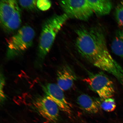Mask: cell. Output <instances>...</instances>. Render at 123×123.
Listing matches in <instances>:
<instances>
[{
	"label": "cell",
	"mask_w": 123,
	"mask_h": 123,
	"mask_svg": "<svg viewBox=\"0 0 123 123\" xmlns=\"http://www.w3.org/2000/svg\"><path fill=\"white\" fill-rule=\"evenodd\" d=\"M45 96L53 100L60 110L70 115L72 113L71 107L66 99L63 91L57 84L49 83L42 85Z\"/></svg>",
	"instance_id": "7"
},
{
	"label": "cell",
	"mask_w": 123,
	"mask_h": 123,
	"mask_svg": "<svg viewBox=\"0 0 123 123\" xmlns=\"http://www.w3.org/2000/svg\"><path fill=\"white\" fill-rule=\"evenodd\" d=\"M93 12L99 16L109 14L111 10L112 4L110 0H87Z\"/></svg>",
	"instance_id": "11"
},
{
	"label": "cell",
	"mask_w": 123,
	"mask_h": 123,
	"mask_svg": "<svg viewBox=\"0 0 123 123\" xmlns=\"http://www.w3.org/2000/svg\"><path fill=\"white\" fill-rule=\"evenodd\" d=\"M76 45L81 56L93 66L117 78L123 86V70L108 48L105 35L97 28L76 30Z\"/></svg>",
	"instance_id": "1"
},
{
	"label": "cell",
	"mask_w": 123,
	"mask_h": 123,
	"mask_svg": "<svg viewBox=\"0 0 123 123\" xmlns=\"http://www.w3.org/2000/svg\"><path fill=\"white\" fill-rule=\"evenodd\" d=\"M21 10L20 8L17 10L7 22L3 27L9 32H12L17 30L21 24Z\"/></svg>",
	"instance_id": "13"
},
{
	"label": "cell",
	"mask_w": 123,
	"mask_h": 123,
	"mask_svg": "<svg viewBox=\"0 0 123 123\" xmlns=\"http://www.w3.org/2000/svg\"><path fill=\"white\" fill-rule=\"evenodd\" d=\"M115 17L117 22L123 29V1L120 2L116 8Z\"/></svg>",
	"instance_id": "15"
},
{
	"label": "cell",
	"mask_w": 123,
	"mask_h": 123,
	"mask_svg": "<svg viewBox=\"0 0 123 123\" xmlns=\"http://www.w3.org/2000/svg\"><path fill=\"white\" fill-rule=\"evenodd\" d=\"M37 0L18 1V4L24 8L28 10H34L37 6Z\"/></svg>",
	"instance_id": "17"
},
{
	"label": "cell",
	"mask_w": 123,
	"mask_h": 123,
	"mask_svg": "<svg viewBox=\"0 0 123 123\" xmlns=\"http://www.w3.org/2000/svg\"><path fill=\"white\" fill-rule=\"evenodd\" d=\"M59 4L69 18L87 21L93 13L87 0L61 1Z\"/></svg>",
	"instance_id": "5"
},
{
	"label": "cell",
	"mask_w": 123,
	"mask_h": 123,
	"mask_svg": "<svg viewBox=\"0 0 123 123\" xmlns=\"http://www.w3.org/2000/svg\"><path fill=\"white\" fill-rule=\"evenodd\" d=\"M35 36V31L30 26L25 25L20 28L8 42L6 54L7 59H13L30 48Z\"/></svg>",
	"instance_id": "3"
},
{
	"label": "cell",
	"mask_w": 123,
	"mask_h": 123,
	"mask_svg": "<svg viewBox=\"0 0 123 123\" xmlns=\"http://www.w3.org/2000/svg\"><path fill=\"white\" fill-rule=\"evenodd\" d=\"M77 79L76 74L68 65L62 66L57 71V84L63 91L71 88Z\"/></svg>",
	"instance_id": "8"
},
{
	"label": "cell",
	"mask_w": 123,
	"mask_h": 123,
	"mask_svg": "<svg viewBox=\"0 0 123 123\" xmlns=\"http://www.w3.org/2000/svg\"><path fill=\"white\" fill-rule=\"evenodd\" d=\"M78 104L82 110L87 113L95 114L99 111V106L98 101H96L89 95L85 94L78 97Z\"/></svg>",
	"instance_id": "10"
},
{
	"label": "cell",
	"mask_w": 123,
	"mask_h": 123,
	"mask_svg": "<svg viewBox=\"0 0 123 123\" xmlns=\"http://www.w3.org/2000/svg\"><path fill=\"white\" fill-rule=\"evenodd\" d=\"M68 18L69 17L65 13L55 15L50 17L44 23L40 37L35 64L37 67H41L53 45L57 35Z\"/></svg>",
	"instance_id": "2"
},
{
	"label": "cell",
	"mask_w": 123,
	"mask_h": 123,
	"mask_svg": "<svg viewBox=\"0 0 123 123\" xmlns=\"http://www.w3.org/2000/svg\"><path fill=\"white\" fill-rule=\"evenodd\" d=\"M51 6V2L49 0H38L37 1V7L42 11H45L49 10Z\"/></svg>",
	"instance_id": "18"
},
{
	"label": "cell",
	"mask_w": 123,
	"mask_h": 123,
	"mask_svg": "<svg viewBox=\"0 0 123 123\" xmlns=\"http://www.w3.org/2000/svg\"><path fill=\"white\" fill-rule=\"evenodd\" d=\"M33 104L43 118L50 122H57L59 117V108L51 99L45 95L39 96L35 98Z\"/></svg>",
	"instance_id": "6"
},
{
	"label": "cell",
	"mask_w": 123,
	"mask_h": 123,
	"mask_svg": "<svg viewBox=\"0 0 123 123\" xmlns=\"http://www.w3.org/2000/svg\"><path fill=\"white\" fill-rule=\"evenodd\" d=\"M18 1L2 0L0 5V18L2 26L5 25L17 10L19 8Z\"/></svg>",
	"instance_id": "9"
},
{
	"label": "cell",
	"mask_w": 123,
	"mask_h": 123,
	"mask_svg": "<svg viewBox=\"0 0 123 123\" xmlns=\"http://www.w3.org/2000/svg\"><path fill=\"white\" fill-rule=\"evenodd\" d=\"M83 80L101 99L112 98L114 96L115 90L113 82L103 73H91Z\"/></svg>",
	"instance_id": "4"
},
{
	"label": "cell",
	"mask_w": 123,
	"mask_h": 123,
	"mask_svg": "<svg viewBox=\"0 0 123 123\" xmlns=\"http://www.w3.org/2000/svg\"><path fill=\"white\" fill-rule=\"evenodd\" d=\"M111 48L115 55L123 58V30L116 32L112 41Z\"/></svg>",
	"instance_id": "12"
},
{
	"label": "cell",
	"mask_w": 123,
	"mask_h": 123,
	"mask_svg": "<svg viewBox=\"0 0 123 123\" xmlns=\"http://www.w3.org/2000/svg\"><path fill=\"white\" fill-rule=\"evenodd\" d=\"M0 101L1 104H3L6 101V98L5 93L4 89L5 85V80L3 73L1 71L0 73Z\"/></svg>",
	"instance_id": "16"
},
{
	"label": "cell",
	"mask_w": 123,
	"mask_h": 123,
	"mask_svg": "<svg viewBox=\"0 0 123 123\" xmlns=\"http://www.w3.org/2000/svg\"><path fill=\"white\" fill-rule=\"evenodd\" d=\"M101 101H98L99 107L104 111L111 112L114 111L116 108V104L115 100L112 98L101 99Z\"/></svg>",
	"instance_id": "14"
}]
</instances>
